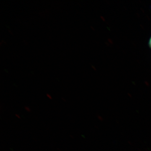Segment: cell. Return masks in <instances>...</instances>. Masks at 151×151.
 Segmentation results:
<instances>
[{
    "label": "cell",
    "instance_id": "277c9868",
    "mask_svg": "<svg viewBox=\"0 0 151 151\" xmlns=\"http://www.w3.org/2000/svg\"><path fill=\"white\" fill-rule=\"evenodd\" d=\"M17 117V118H18V119H20L21 118L20 116H19L18 114H16L15 115Z\"/></svg>",
    "mask_w": 151,
    "mask_h": 151
},
{
    "label": "cell",
    "instance_id": "3957f363",
    "mask_svg": "<svg viewBox=\"0 0 151 151\" xmlns=\"http://www.w3.org/2000/svg\"><path fill=\"white\" fill-rule=\"evenodd\" d=\"M149 46L151 48V37L150 38V40H149Z\"/></svg>",
    "mask_w": 151,
    "mask_h": 151
},
{
    "label": "cell",
    "instance_id": "6da1fadb",
    "mask_svg": "<svg viewBox=\"0 0 151 151\" xmlns=\"http://www.w3.org/2000/svg\"><path fill=\"white\" fill-rule=\"evenodd\" d=\"M25 110H26L27 112H29V113H30L31 111V110L30 108H29V107H28V106H25L24 107Z\"/></svg>",
    "mask_w": 151,
    "mask_h": 151
},
{
    "label": "cell",
    "instance_id": "7a4b0ae2",
    "mask_svg": "<svg viewBox=\"0 0 151 151\" xmlns=\"http://www.w3.org/2000/svg\"><path fill=\"white\" fill-rule=\"evenodd\" d=\"M47 97L49 98L50 99H52V98L51 96V95H50V94H47Z\"/></svg>",
    "mask_w": 151,
    "mask_h": 151
}]
</instances>
